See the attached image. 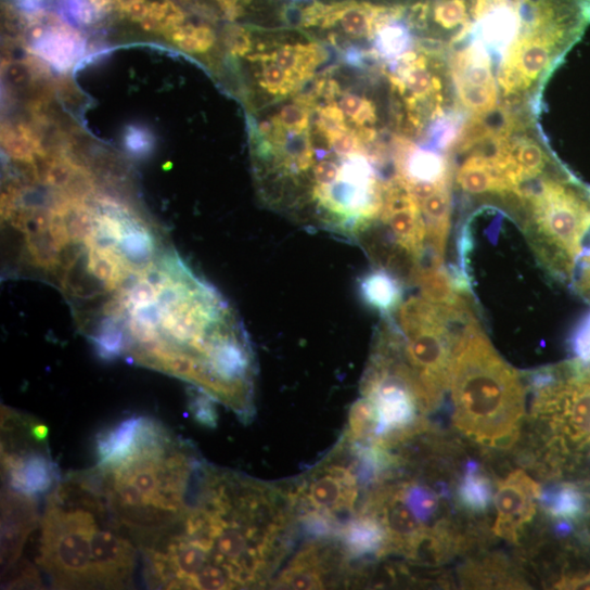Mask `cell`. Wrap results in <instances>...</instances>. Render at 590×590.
I'll list each match as a JSON object with an SVG mask.
<instances>
[{"mask_svg":"<svg viewBox=\"0 0 590 590\" xmlns=\"http://www.w3.org/2000/svg\"><path fill=\"white\" fill-rule=\"evenodd\" d=\"M533 415L550 429L563 453L590 450V363L577 362L535 372Z\"/></svg>","mask_w":590,"mask_h":590,"instance_id":"8","label":"cell"},{"mask_svg":"<svg viewBox=\"0 0 590 590\" xmlns=\"http://www.w3.org/2000/svg\"><path fill=\"white\" fill-rule=\"evenodd\" d=\"M125 143L129 153L137 156L150 154L154 146L153 134L142 127H128Z\"/></svg>","mask_w":590,"mask_h":590,"instance_id":"22","label":"cell"},{"mask_svg":"<svg viewBox=\"0 0 590 590\" xmlns=\"http://www.w3.org/2000/svg\"><path fill=\"white\" fill-rule=\"evenodd\" d=\"M38 563L60 589L132 585L139 550L110 510L92 471L61 479L41 520Z\"/></svg>","mask_w":590,"mask_h":590,"instance_id":"4","label":"cell"},{"mask_svg":"<svg viewBox=\"0 0 590 590\" xmlns=\"http://www.w3.org/2000/svg\"><path fill=\"white\" fill-rule=\"evenodd\" d=\"M339 535L348 560L364 556L382 557L389 554L387 535L383 525L368 513L359 512L342 527Z\"/></svg>","mask_w":590,"mask_h":590,"instance_id":"14","label":"cell"},{"mask_svg":"<svg viewBox=\"0 0 590 590\" xmlns=\"http://www.w3.org/2000/svg\"><path fill=\"white\" fill-rule=\"evenodd\" d=\"M557 589H590V573L585 576L564 577L556 585Z\"/></svg>","mask_w":590,"mask_h":590,"instance_id":"26","label":"cell"},{"mask_svg":"<svg viewBox=\"0 0 590 590\" xmlns=\"http://www.w3.org/2000/svg\"><path fill=\"white\" fill-rule=\"evenodd\" d=\"M150 8L145 0H129L126 10L132 20L142 22L150 12Z\"/></svg>","mask_w":590,"mask_h":590,"instance_id":"27","label":"cell"},{"mask_svg":"<svg viewBox=\"0 0 590 590\" xmlns=\"http://www.w3.org/2000/svg\"><path fill=\"white\" fill-rule=\"evenodd\" d=\"M20 7L28 13H37L42 10L44 0H17Z\"/></svg>","mask_w":590,"mask_h":590,"instance_id":"28","label":"cell"},{"mask_svg":"<svg viewBox=\"0 0 590 590\" xmlns=\"http://www.w3.org/2000/svg\"><path fill=\"white\" fill-rule=\"evenodd\" d=\"M203 464L190 441L162 421L140 416L127 450L92 471L114 517L138 546L183 517Z\"/></svg>","mask_w":590,"mask_h":590,"instance_id":"5","label":"cell"},{"mask_svg":"<svg viewBox=\"0 0 590 590\" xmlns=\"http://www.w3.org/2000/svg\"><path fill=\"white\" fill-rule=\"evenodd\" d=\"M98 356L185 381L242 421L255 413L256 363L222 294L171 247L127 283L85 333Z\"/></svg>","mask_w":590,"mask_h":590,"instance_id":"1","label":"cell"},{"mask_svg":"<svg viewBox=\"0 0 590 590\" xmlns=\"http://www.w3.org/2000/svg\"><path fill=\"white\" fill-rule=\"evenodd\" d=\"M62 7L72 24H89L93 20L94 12L90 0H62Z\"/></svg>","mask_w":590,"mask_h":590,"instance_id":"23","label":"cell"},{"mask_svg":"<svg viewBox=\"0 0 590 590\" xmlns=\"http://www.w3.org/2000/svg\"><path fill=\"white\" fill-rule=\"evenodd\" d=\"M475 320L470 306L445 308L413 297L396 311V323L383 325L379 338L407 369L425 413L450 390L458 344Z\"/></svg>","mask_w":590,"mask_h":590,"instance_id":"7","label":"cell"},{"mask_svg":"<svg viewBox=\"0 0 590 590\" xmlns=\"http://www.w3.org/2000/svg\"><path fill=\"white\" fill-rule=\"evenodd\" d=\"M38 421L10 408L2 411V469L5 486L39 498L61 480L48 438L36 433Z\"/></svg>","mask_w":590,"mask_h":590,"instance_id":"10","label":"cell"},{"mask_svg":"<svg viewBox=\"0 0 590 590\" xmlns=\"http://www.w3.org/2000/svg\"><path fill=\"white\" fill-rule=\"evenodd\" d=\"M350 450L355 461H347L346 450L341 442L339 448L295 489H287L294 508L302 510L309 521L313 520L316 525L325 530L336 526L341 516L357 515L360 492L364 482L369 484L358 456Z\"/></svg>","mask_w":590,"mask_h":590,"instance_id":"9","label":"cell"},{"mask_svg":"<svg viewBox=\"0 0 590 590\" xmlns=\"http://www.w3.org/2000/svg\"><path fill=\"white\" fill-rule=\"evenodd\" d=\"M332 549L320 542L307 544L288 563L273 582L275 588L321 589L326 585V576L332 569L328 559Z\"/></svg>","mask_w":590,"mask_h":590,"instance_id":"13","label":"cell"},{"mask_svg":"<svg viewBox=\"0 0 590 590\" xmlns=\"http://www.w3.org/2000/svg\"><path fill=\"white\" fill-rule=\"evenodd\" d=\"M8 579L9 581L7 585L12 588H22L25 586H37L39 588L41 585L39 573L30 564L23 566V568H18L16 574L13 573L12 577H9Z\"/></svg>","mask_w":590,"mask_h":590,"instance_id":"25","label":"cell"},{"mask_svg":"<svg viewBox=\"0 0 590 590\" xmlns=\"http://www.w3.org/2000/svg\"><path fill=\"white\" fill-rule=\"evenodd\" d=\"M540 503L548 515L562 522H575L588 513L586 495L572 484H562L542 492Z\"/></svg>","mask_w":590,"mask_h":590,"instance_id":"18","label":"cell"},{"mask_svg":"<svg viewBox=\"0 0 590 590\" xmlns=\"http://www.w3.org/2000/svg\"><path fill=\"white\" fill-rule=\"evenodd\" d=\"M293 510L285 489L205 463L187 513L146 541L171 553L194 589L253 588L280 564Z\"/></svg>","mask_w":590,"mask_h":590,"instance_id":"3","label":"cell"},{"mask_svg":"<svg viewBox=\"0 0 590 590\" xmlns=\"http://www.w3.org/2000/svg\"><path fill=\"white\" fill-rule=\"evenodd\" d=\"M573 349L580 362L590 363V315L575 332Z\"/></svg>","mask_w":590,"mask_h":590,"instance_id":"24","label":"cell"},{"mask_svg":"<svg viewBox=\"0 0 590 590\" xmlns=\"http://www.w3.org/2000/svg\"><path fill=\"white\" fill-rule=\"evenodd\" d=\"M541 493L540 485L524 471L510 474L498 486L495 534L510 542H517L524 527L530 524L536 515Z\"/></svg>","mask_w":590,"mask_h":590,"instance_id":"11","label":"cell"},{"mask_svg":"<svg viewBox=\"0 0 590 590\" xmlns=\"http://www.w3.org/2000/svg\"><path fill=\"white\" fill-rule=\"evenodd\" d=\"M171 33V40L183 51L190 53H204L214 42L215 35L208 27L187 26L176 28Z\"/></svg>","mask_w":590,"mask_h":590,"instance_id":"20","label":"cell"},{"mask_svg":"<svg viewBox=\"0 0 590 590\" xmlns=\"http://www.w3.org/2000/svg\"><path fill=\"white\" fill-rule=\"evenodd\" d=\"M37 499L5 486L2 499V565L5 572L17 564L27 538L40 523Z\"/></svg>","mask_w":590,"mask_h":590,"instance_id":"12","label":"cell"},{"mask_svg":"<svg viewBox=\"0 0 590 590\" xmlns=\"http://www.w3.org/2000/svg\"><path fill=\"white\" fill-rule=\"evenodd\" d=\"M450 389L454 423L464 435L487 448L513 445L525 415V385L477 320L467 325L458 344Z\"/></svg>","mask_w":590,"mask_h":590,"instance_id":"6","label":"cell"},{"mask_svg":"<svg viewBox=\"0 0 590 590\" xmlns=\"http://www.w3.org/2000/svg\"><path fill=\"white\" fill-rule=\"evenodd\" d=\"M44 185L55 191L48 203L3 198L5 267L54 285L75 320L100 311L172 247L167 234L129 204L94 196L78 166L65 181Z\"/></svg>","mask_w":590,"mask_h":590,"instance_id":"2","label":"cell"},{"mask_svg":"<svg viewBox=\"0 0 590 590\" xmlns=\"http://www.w3.org/2000/svg\"><path fill=\"white\" fill-rule=\"evenodd\" d=\"M359 292L363 303L386 319L396 313L402 304L400 278L382 267L367 272L360 279Z\"/></svg>","mask_w":590,"mask_h":590,"instance_id":"16","label":"cell"},{"mask_svg":"<svg viewBox=\"0 0 590 590\" xmlns=\"http://www.w3.org/2000/svg\"><path fill=\"white\" fill-rule=\"evenodd\" d=\"M190 394L189 409L194 419L203 426L214 428L217 426L218 414L215 408V399L198 388H193Z\"/></svg>","mask_w":590,"mask_h":590,"instance_id":"21","label":"cell"},{"mask_svg":"<svg viewBox=\"0 0 590 590\" xmlns=\"http://www.w3.org/2000/svg\"><path fill=\"white\" fill-rule=\"evenodd\" d=\"M31 49L52 67L65 72L84 54L85 40L66 27H51L35 33Z\"/></svg>","mask_w":590,"mask_h":590,"instance_id":"15","label":"cell"},{"mask_svg":"<svg viewBox=\"0 0 590 590\" xmlns=\"http://www.w3.org/2000/svg\"><path fill=\"white\" fill-rule=\"evenodd\" d=\"M492 497L491 483L480 466L475 463L467 464L459 489L463 508L475 514L484 513L490 508Z\"/></svg>","mask_w":590,"mask_h":590,"instance_id":"19","label":"cell"},{"mask_svg":"<svg viewBox=\"0 0 590 590\" xmlns=\"http://www.w3.org/2000/svg\"><path fill=\"white\" fill-rule=\"evenodd\" d=\"M411 282L420 288L421 297L433 305L445 308L470 306L445 266H421L414 271Z\"/></svg>","mask_w":590,"mask_h":590,"instance_id":"17","label":"cell"}]
</instances>
